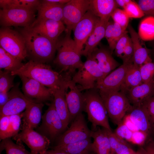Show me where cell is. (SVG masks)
<instances>
[{"label": "cell", "instance_id": "6da1fadb", "mask_svg": "<svg viewBox=\"0 0 154 154\" xmlns=\"http://www.w3.org/2000/svg\"><path fill=\"white\" fill-rule=\"evenodd\" d=\"M11 73L13 76H24L34 79L51 90L67 83L72 78L67 73L62 74L54 70L50 66L31 60Z\"/></svg>", "mask_w": 154, "mask_h": 154}, {"label": "cell", "instance_id": "7a4b0ae2", "mask_svg": "<svg viewBox=\"0 0 154 154\" xmlns=\"http://www.w3.org/2000/svg\"><path fill=\"white\" fill-rule=\"evenodd\" d=\"M20 33L24 37L28 56L31 60L44 63L53 58L56 50L57 42L37 32L29 27L21 29Z\"/></svg>", "mask_w": 154, "mask_h": 154}, {"label": "cell", "instance_id": "3957f363", "mask_svg": "<svg viewBox=\"0 0 154 154\" xmlns=\"http://www.w3.org/2000/svg\"><path fill=\"white\" fill-rule=\"evenodd\" d=\"M71 34V32L66 33L64 37L57 41V55L54 62L62 71L72 76L83 62L81 60V54L77 50Z\"/></svg>", "mask_w": 154, "mask_h": 154}, {"label": "cell", "instance_id": "277c9868", "mask_svg": "<svg viewBox=\"0 0 154 154\" xmlns=\"http://www.w3.org/2000/svg\"><path fill=\"white\" fill-rule=\"evenodd\" d=\"M98 90L108 115L113 123L118 125L133 106L123 91Z\"/></svg>", "mask_w": 154, "mask_h": 154}, {"label": "cell", "instance_id": "5b68a950", "mask_svg": "<svg viewBox=\"0 0 154 154\" xmlns=\"http://www.w3.org/2000/svg\"><path fill=\"white\" fill-rule=\"evenodd\" d=\"M85 101L84 111L92 124V128L101 126L112 130L108 113L102 100L96 88L86 90L83 93Z\"/></svg>", "mask_w": 154, "mask_h": 154}, {"label": "cell", "instance_id": "8992f818", "mask_svg": "<svg viewBox=\"0 0 154 154\" xmlns=\"http://www.w3.org/2000/svg\"><path fill=\"white\" fill-rule=\"evenodd\" d=\"M72 76V81L82 91L96 88V82L105 78L104 74L96 61L88 56Z\"/></svg>", "mask_w": 154, "mask_h": 154}, {"label": "cell", "instance_id": "52a82bcc", "mask_svg": "<svg viewBox=\"0 0 154 154\" xmlns=\"http://www.w3.org/2000/svg\"><path fill=\"white\" fill-rule=\"evenodd\" d=\"M0 46L21 61L28 56L24 37L20 33L10 27L1 28Z\"/></svg>", "mask_w": 154, "mask_h": 154}, {"label": "cell", "instance_id": "ba28073f", "mask_svg": "<svg viewBox=\"0 0 154 154\" xmlns=\"http://www.w3.org/2000/svg\"><path fill=\"white\" fill-rule=\"evenodd\" d=\"M35 10L13 8L0 10V23L3 27L30 26L35 21Z\"/></svg>", "mask_w": 154, "mask_h": 154}, {"label": "cell", "instance_id": "9c48e42d", "mask_svg": "<svg viewBox=\"0 0 154 154\" xmlns=\"http://www.w3.org/2000/svg\"><path fill=\"white\" fill-rule=\"evenodd\" d=\"M71 122L70 127L58 137L57 145L67 144L91 137V130L82 113L77 116Z\"/></svg>", "mask_w": 154, "mask_h": 154}, {"label": "cell", "instance_id": "30bf717a", "mask_svg": "<svg viewBox=\"0 0 154 154\" xmlns=\"http://www.w3.org/2000/svg\"><path fill=\"white\" fill-rule=\"evenodd\" d=\"M90 0H70L64 4L63 10V22L66 33L71 32L75 25L88 11Z\"/></svg>", "mask_w": 154, "mask_h": 154}, {"label": "cell", "instance_id": "8fae6325", "mask_svg": "<svg viewBox=\"0 0 154 154\" xmlns=\"http://www.w3.org/2000/svg\"><path fill=\"white\" fill-rule=\"evenodd\" d=\"M40 129L50 140L58 137L66 129L57 112L53 101L42 116Z\"/></svg>", "mask_w": 154, "mask_h": 154}, {"label": "cell", "instance_id": "7c38bea8", "mask_svg": "<svg viewBox=\"0 0 154 154\" xmlns=\"http://www.w3.org/2000/svg\"><path fill=\"white\" fill-rule=\"evenodd\" d=\"M13 138L17 142L25 143L30 149L32 154H39L47 150L50 141L45 136L24 126L21 131Z\"/></svg>", "mask_w": 154, "mask_h": 154}, {"label": "cell", "instance_id": "4fadbf2b", "mask_svg": "<svg viewBox=\"0 0 154 154\" xmlns=\"http://www.w3.org/2000/svg\"><path fill=\"white\" fill-rule=\"evenodd\" d=\"M100 19L88 10L73 28L74 40L77 50L81 54L84 45Z\"/></svg>", "mask_w": 154, "mask_h": 154}, {"label": "cell", "instance_id": "5bb4252c", "mask_svg": "<svg viewBox=\"0 0 154 154\" xmlns=\"http://www.w3.org/2000/svg\"><path fill=\"white\" fill-rule=\"evenodd\" d=\"M22 82L25 96L32 101L42 103L53 97L51 90L37 81L24 76H19Z\"/></svg>", "mask_w": 154, "mask_h": 154}, {"label": "cell", "instance_id": "9a60e30c", "mask_svg": "<svg viewBox=\"0 0 154 154\" xmlns=\"http://www.w3.org/2000/svg\"><path fill=\"white\" fill-rule=\"evenodd\" d=\"M130 62L123 63L103 79L97 82L96 88L102 90H121L124 82L128 66Z\"/></svg>", "mask_w": 154, "mask_h": 154}, {"label": "cell", "instance_id": "2e32d148", "mask_svg": "<svg viewBox=\"0 0 154 154\" xmlns=\"http://www.w3.org/2000/svg\"><path fill=\"white\" fill-rule=\"evenodd\" d=\"M9 93V100L0 108V117L21 113L31 100L23 94L17 86L13 88Z\"/></svg>", "mask_w": 154, "mask_h": 154}, {"label": "cell", "instance_id": "e0dca14e", "mask_svg": "<svg viewBox=\"0 0 154 154\" xmlns=\"http://www.w3.org/2000/svg\"><path fill=\"white\" fill-rule=\"evenodd\" d=\"M69 90L65 94L66 100L70 115V123L80 114L84 111L85 101L84 94L76 84L70 80L68 84Z\"/></svg>", "mask_w": 154, "mask_h": 154}, {"label": "cell", "instance_id": "ac0fdd59", "mask_svg": "<svg viewBox=\"0 0 154 154\" xmlns=\"http://www.w3.org/2000/svg\"><path fill=\"white\" fill-rule=\"evenodd\" d=\"M127 28L133 47V63L139 67L144 64L152 62L151 50L147 48L143 41L131 25L129 24Z\"/></svg>", "mask_w": 154, "mask_h": 154}, {"label": "cell", "instance_id": "d6986e66", "mask_svg": "<svg viewBox=\"0 0 154 154\" xmlns=\"http://www.w3.org/2000/svg\"><path fill=\"white\" fill-rule=\"evenodd\" d=\"M54 41L57 42L61 33L66 30V26L62 21L51 19L41 20L29 27Z\"/></svg>", "mask_w": 154, "mask_h": 154}, {"label": "cell", "instance_id": "ffe728a7", "mask_svg": "<svg viewBox=\"0 0 154 154\" xmlns=\"http://www.w3.org/2000/svg\"><path fill=\"white\" fill-rule=\"evenodd\" d=\"M64 5L50 2L47 0L40 1L37 9L38 11L37 17L31 25L45 19L63 22V10Z\"/></svg>", "mask_w": 154, "mask_h": 154}, {"label": "cell", "instance_id": "44dd1931", "mask_svg": "<svg viewBox=\"0 0 154 154\" xmlns=\"http://www.w3.org/2000/svg\"><path fill=\"white\" fill-rule=\"evenodd\" d=\"M112 52L110 49L97 47L88 56L96 61L105 77L119 66V63L114 58Z\"/></svg>", "mask_w": 154, "mask_h": 154}, {"label": "cell", "instance_id": "7402d4cb", "mask_svg": "<svg viewBox=\"0 0 154 154\" xmlns=\"http://www.w3.org/2000/svg\"><path fill=\"white\" fill-rule=\"evenodd\" d=\"M69 82L58 88L51 90L55 109L66 129L70 123V113L65 96Z\"/></svg>", "mask_w": 154, "mask_h": 154}, {"label": "cell", "instance_id": "603a6c76", "mask_svg": "<svg viewBox=\"0 0 154 154\" xmlns=\"http://www.w3.org/2000/svg\"><path fill=\"white\" fill-rule=\"evenodd\" d=\"M23 113L0 117V140L14 137L19 133Z\"/></svg>", "mask_w": 154, "mask_h": 154}, {"label": "cell", "instance_id": "cb8c5ba5", "mask_svg": "<svg viewBox=\"0 0 154 154\" xmlns=\"http://www.w3.org/2000/svg\"><path fill=\"white\" fill-rule=\"evenodd\" d=\"M89 10L100 20L108 22L118 6L115 0H90Z\"/></svg>", "mask_w": 154, "mask_h": 154}, {"label": "cell", "instance_id": "d4e9b609", "mask_svg": "<svg viewBox=\"0 0 154 154\" xmlns=\"http://www.w3.org/2000/svg\"><path fill=\"white\" fill-rule=\"evenodd\" d=\"M127 92L126 96L132 105H139L154 93V80L132 88Z\"/></svg>", "mask_w": 154, "mask_h": 154}, {"label": "cell", "instance_id": "484cf974", "mask_svg": "<svg viewBox=\"0 0 154 154\" xmlns=\"http://www.w3.org/2000/svg\"><path fill=\"white\" fill-rule=\"evenodd\" d=\"M127 114L139 130L149 134L151 129L150 116L141 105L133 106Z\"/></svg>", "mask_w": 154, "mask_h": 154}, {"label": "cell", "instance_id": "4316f807", "mask_svg": "<svg viewBox=\"0 0 154 154\" xmlns=\"http://www.w3.org/2000/svg\"><path fill=\"white\" fill-rule=\"evenodd\" d=\"M44 104L42 103L31 100L27 105L22 117L23 126L32 129L36 128L42 117V112Z\"/></svg>", "mask_w": 154, "mask_h": 154}, {"label": "cell", "instance_id": "83f0119b", "mask_svg": "<svg viewBox=\"0 0 154 154\" xmlns=\"http://www.w3.org/2000/svg\"><path fill=\"white\" fill-rule=\"evenodd\" d=\"M108 22L100 19L98 21L92 33L84 44L85 46L82 52V55L87 57L97 47L100 41L104 37L106 26Z\"/></svg>", "mask_w": 154, "mask_h": 154}, {"label": "cell", "instance_id": "f1b7e54d", "mask_svg": "<svg viewBox=\"0 0 154 154\" xmlns=\"http://www.w3.org/2000/svg\"><path fill=\"white\" fill-rule=\"evenodd\" d=\"M91 138L67 144L56 145L52 149L67 154H90L93 151Z\"/></svg>", "mask_w": 154, "mask_h": 154}, {"label": "cell", "instance_id": "f546056e", "mask_svg": "<svg viewBox=\"0 0 154 154\" xmlns=\"http://www.w3.org/2000/svg\"><path fill=\"white\" fill-rule=\"evenodd\" d=\"M139 67L133 62L129 63L127 68L125 81L121 90L125 93L130 88L142 84Z\"/></svg>", "mask_w": 154, "mask_h": 154}, {"label": "cell", "instance_id": "4dcf8cb0", "mask_svg": "<svg viewBox=\"0 0 154 154\" xmlns=\"http://www.w3.org/2000/svg\"><path fill=\"white\" fill-rule=\"evenodd\" d=\"M127 32L113 21H108L106 26L104 37L108 42L109 49L112 52L114 50L118 40Z\"/></svg>", "mask_w": 154, "mask_h": 154}, {"label": "cell", "instance_id": "1f68e13d", "mask_svg": "<svg viewBox=\"0 0 154 154\" xmlns=\"http://www.w3.org/2000/svg\"><path fill=\"white\" fill-rule=\"evenodd\" d=\"M40 2L37 0H0V6L3 9L20 8L36 10Z\"/></svg>", "mask_w": 154, "mask_h": 154}, {"label": "cell", "instance_id": "d6a6232c", "mask_svg": "<svg viewBox=\"0 0 154 154\" xmlns=\"http://www.w3.org/2000/svg\"><path fill=\"white\" fill-rule=\"evenodd\" d=\"M23 64L0 46V68L11 72L20 68Z\"/></svg>", "mask_w": 154, "mask_h": 154}, {"label": "cell", "instance_id": "836d02e7", "mask_svg": "<svg viewBox=\"0 0 154 154\" xmlns=\"http://www.w3.org/2000/svg\"><path fill=\"white\" fill-rule=\"evenodd\" d=\"M143 41L154 40V17L148 16L140 22L138 33Z\"/></svg>", "mask_w": 154, "mask_h": 154}, {"label": "cell", "instance_id": "e575fe53", "mask_svg": "<svg viewBox=\"0 0 154 154\" xmlns=\"http://www.w3.org/2000/svg\"><path fill=\"white\" fill-rule=\"evenodd\" d=\"M105 129L109 140L112 154H121L131 148L125 141L119 138L112 130Z\"/></svg>", "mask_w": 154, "mask_h": 154}, {"label": "cell", "instance_id": "d590c367", "mask_svg": "<svg viewBox=\"0 0 154 154\" xmlns=\"http://www.w3.org/2000/svg\"><path fill=\"white\" fill-rule=\"evenodd\" d=\"M0 147L5 150L6 154H32L25 149L21 142L15 143L10 138L2 140Z\"/></svg>", "mask_w": 154, "mask_h": 154}, {"label": "cell", "instance_id": "8d00e7d4", "mask_svg": "<svg viewBox=\"0 0 154 154\" xmlns=\"http://www.w3.org/2000/svg\"><path fill=\"white\" fill-rule=\"evenodd\" d=\"M14 76L12 75L10 72L0 70V93L7 92L13 87Z\"/></svg>", "mask_w": 154, "mask_h": 154}, {"label": "cell", "instance_id": "74e56055", "mask_svg": "<svg viewBox=\"0 0 154 154\" xmlns=\"http://www.w3.org/2000/svg\"><path fill=\"white\" fill-rule=\"evenodd\" d=\"M111 17L114 22L126 30L129 25V18L123 9L116 8L112 13Z\"/></svg>", "mask_w": 154, "mask_h": 154}, {"label": "cell", "instance_id": "f35d334b", "mask_svg": "<svg viewBox=\"0 0 154 154\" xmlns=\"http://www.w3.org/2000/svg\"><path fill=\"white\" fill-rule=\"evenodd\" d=\"M143 83L149 82L154 80V62L146 63L139 67Z\"/></svg>", "mask_w": 154, "mask_h": 154}, {"label": "cell", "instance_id": "ab89813d", "mask_svg": "<svg viewBox=\"0 0 154 154\" xmlns=\"http://www.w3.org/2000/svg\"><path fill=\"white\" fill-rule=\"evenodd\" d=\"M123 10L129 18H139L145 15L137 3L132 0L127 5Z\"/></svg>", "mask_w": 154, "mask_h": 154}, {"label": "cell", "instance_id": "60d3db41", "mask_svg": "<svg viewBox=\"0 0 154 154\" xmlns=\"http://www.w3.org/2000/svg\"><path fill=\"white\" fill-rule=\"evenodd\" d=\"M133 132L125 124L121 122L117 125L114 133L121 139L129 142Z\"/></svg>", "mask_w": 154, "mask_h": 154}, {"label": "cell", "instance_id": "b9f144b4", "mask_svg": "<svg viewBox=\"0 0 154 154\" xmlns=\"http://www.w3.org/2000/svg\"><path fill=\"white\" fill-rule=\"evenodd\" d=\"M128 31L124 34L117 42L115 48V54L121 59L124 49L130 38L128 34Z\"/></svg>", "mask_w": 154, "mask_h": 154}, {"label": "cell", "instance_id": "7bdbcfd3", "mask_svg": "<svg viewBox=\"0 0 154 154\" xmlns=\"http://www.w3.org/2000/svg\"><path fill=\"white\" fill-rule=\"evenodd\" d=\"M137 3L145 15L154 17V0H139Z\"/></svg>", "mask_w": 154, "mask_h": 154}, {"label": "cell", "instance_id": "ee69618b", "mask_svg": "<svg viewBox=\"0 0 154 154\" xmlns=\"http://www.w3.org/2000/svg\"><path fill=\"white\" fill-rule=\"evenodd\" d=\"M149 135L141 131L133 132L129 142L142 146L145 143Z\"/></svg>", "mask_w": 154, "mask_h": 154}, {"label": "cell", "instance_id": "f6af8a7d", "mask_svg": "<svg viewBox=\"0 0 154 154\" xmlns=\"http://www.w3.org/2000/svg\"><path fill=\"white\" fill-rule=\"evenodd\" d=\"M133 49L131 38L124 49L121 59L123 63H128L132 62Z\"/></svg>", "mask_w": 154, "mask_h": 154}, {"label": "cell", "instance_id": "bcb514c9", "mask_svg": "<svg viewBox=\"0 0 154 154\" xmlns=\"http://www.w3.org/2000/svg\"><path fill=\"white\" fill-rule=\"evenodd\" d=\"M146 110L150 116L154 115V93L141 104Z\"/></svg>", "mask_w": 154, "mask_h": 154}, {"label": "cell", "instance_id": "7dc6e473", "mask_svg": "<svg viewBox=\"0 0 154 154\" xmlns=\"http://www.w3.org/2000/svg\"><path fill=\"white\" fill-rule=\"evenodd\" d=\"M121 122L125 124L129 129L133 132L139 130L137 127L131 121L129 116L127 114L124 117Z\"/></svg>", "mask_w": 154, "mask_h": 154}, {"label": "cell", "instance_id": "c3c4849f", "mask_svg": "<svg viewBox=\"0 0 154 154\" xmlns=\"http://www.w3.org/2000/svg\"><path fill=\"white\" fill-rule=\"evenodd\" d=\"M9 92L0 93V108L2 107L8 101L9 98Z\"/></svg>", "mask_w": 154, "mask_h": 154}, {"label": "cell", "instance_id": "681fc988", "mask_svg": "<svg viewBox=\"0 0 154 154\" xmlns=\"http://www.w3.org/2000/svg\"><path fill=\"white\" fill-rule=\"evenodd\" d=\"M147 154H154V141L149 142L144 148Z\"/></svg>", "mask_w": 154, "mask_h": 154}, {"label": "cell", "instance_id": "f907efd6", "mask_svg": "<svg viewBox=\"0 0 154 154\" xmlns=\"http://www.w3.org/2000/svg\"><path fill=\"white\" fill-rule=\"evenodd\" d=\"M131 1V0H115L118 7H121L123 9Z\"/></svg>", "mask_w": 154, "mask_h": 154}, {"label": "cell", "instance_id": "816d5d0a", "mask_svg": "<svg viewBox=\"0 0 154 154\" xmlns=\"http://www.w3.org/2000/svg\"><path fill=\"white\" fill-rule=\"evenodd\" d=\"M38 154H67L63 152L52 149L48 150Z\"/></svg>", "mask_w": 154, "mask_h": 154}, {"label": "cell", "instance_id": "f5cc1de1", "mask_svg": "<svg viewBox=\"0 0 154 154\" xmlns=\"http://www.w3.org/2000/svg\"><path fill=\"white\" fill-rule=\"evenodd\" d=\"M48 1L60 4H65L69 2L70 0H47Z\"/></svg>", "mask_w": 154, "mask_h": 154}, {"label": "cell", "instance_id": "db71d44e", "mask_svg": "<svg viewBox=\"0 0 154 154\" xmlns=\"http://www.w3.org/2000/svg\"><path fill=\"white\" fill-rule=\"evenodd\" d=\"M135 154H147V153L145 148L141 147L136 151Z\"/></svg>", "mask_w": 154, "mask_h": 154}, {"label": "cell", "instance_id": "11a10c76", "mask_svg": "<svg viewBox=\"0 0 154 154\" xmlns=\"http://www.w3.org/2000/svg\"><path fill=\"white\" fill-rule=\"evenodd\" d=\"M150 121L151 129L152 127L154 128V115L150 116Z\"/></svg>", "mask_w": 154, "mask_h": 154}, {"label": "cell", "instance_id": "9f6ffc18", "mask_svg": "<svg viewBox=\"0 0 154 154\" xmlns=\"http://www.w3.org/2000/svg\"><path fill=\"white\" fill-rule=\"evenodd\" d=\"M136 152V151L131 148L127 151L121 154H135Z\"/></svg>", "mask_w": 154, "mask_h": 154}, {"label": "cell", "instance_id": "6f0895ef", "mask_svg": "<svg viewBox=\"0 0 154 154\" xmlns=\"http://www.w3.org/2000/svg\"><path fill=\"white\" fill-rule=\"evenodd\" d=\"M150 55L151 56V59L153 58L154 60V45L152 49L151 50Z\"/></svg>", "mask_w": 154, "mask_h": 154}]
</instances>
